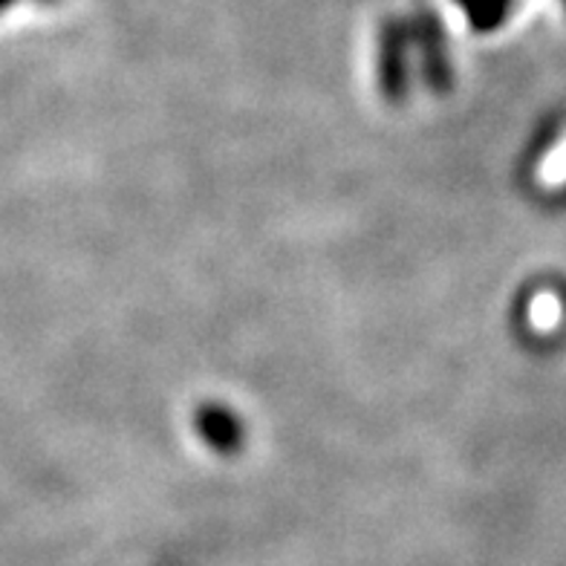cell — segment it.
I'll use <instances>...</instances> for the list:
<instances>
[{
    "label": "cell",
    "mask_w": 566,
    "mask_h": 566,
    "mask_svg": "<svg viewBox=\"0 0 566 566\" xmlns=\"http://www.w3.org/2000/svg\"><path fill=\"white\" fill-rule=\"evenodd\" d=\"M546 179L549 182H564L566 179V145L560 150H555L546 163Z\"/></svg>",
    "instance_id": "1"
}]
</instances>
